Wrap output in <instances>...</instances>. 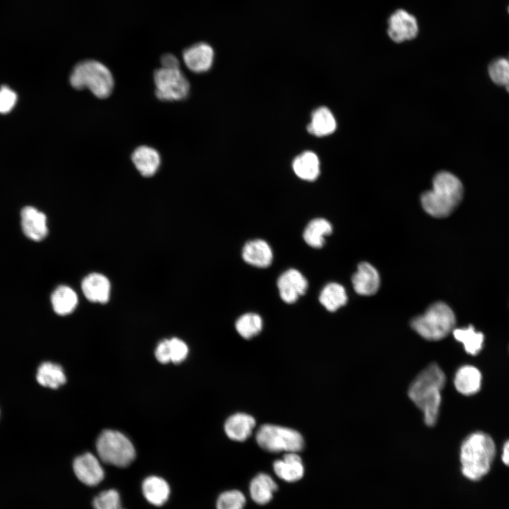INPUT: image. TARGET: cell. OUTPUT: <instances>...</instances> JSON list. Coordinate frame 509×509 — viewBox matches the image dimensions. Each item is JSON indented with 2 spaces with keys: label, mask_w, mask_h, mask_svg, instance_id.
I'll return each instance as SVG.
<instances>
[{
  "label": "cell",
  "mask_w": 509,
  "mask_h": 509,
  "mask_svg": "<svg viewBox=\"0 0 509 509\" xmlns=\"http://www.w3.org/2000/svg\"><path fill=\"white\" fill-rule=\"evenodd\" d=\"M446 377L443 370L431 363L421 371L409 386L408 395L422 411L426 424L434 426L438 420L441 404V390Z\"/></svg>",
  "instance_id": "6da1fadb"
},
{
  "label": "cell",
  "mask_w": 509,
  "mask_h": 509,
  "mask_svg": "<svg viewBox=\"0 0 509 509\" xmlns=\"http://www.w3.org/2000/svg\"><path fill=\"white\" fill-rule=\"evenodd\" d=\"M463 193V185L457 177L450 172H439L433 177L432 189L421 195V205L432 216L445 218L459 205Z\"/></svg>",
  "instance_id": "7a4b0ae2"
},
{
  "label": "cell",
  "mask_w": 509,
  "mask_h": 509,
  "mask_svg": "<svg viewBox=\"0 0 509 509\" xmlns=\"http://www.w3.org/2000/svg\"><path fill=\"white\" fill-rule=\"evenodd\" d=\"M496 455L492 438L481 431L468 435L460 447L462 474L468 479L478 481L490 470Z\"/></svg>",
  "instance_id": "3957f363"
},
{
  "label": "cell",
  "mask_w": 509,
  "mask_h": 509,
  "mask_svg": "<svg viewBox=\"0 0 509 509\" xmlns=\"http://www.w3.org/2000/svg\"><path fill=\"white\" fill-rule=\"evenodd\" d=\"M456 318L452 310L445 303L430 305L425 312L411 321V328L428 341H438L452 332Z\"/></svg>",
  "instance_id": "277c9868"
},
{
  "label": "cell",
  "mask_w": 509,
  "mask_h": 509,
  "mask_svg": "<svg viewBox=\"0 0 509 509\" xmlns=\"http://www.w3.org/2000/svg\"><path fill=\"white\" fill-rule=\"evenodd\" d=\"M69 81L75 89L87 88L100 98L108 97L114 86L113 77L108 68L91 59L78 63L70 75Z\"/></svg>",
  "instance_id": "5b68a950"
},
{
  "label": "cell",
  "mask_w": 509,
  "mask_h": 509,
  "mask_svg": "<svg viewBox=\"0 0 509 509\" xmlns=\"http://www.w3.org/2000/svg\"><path fill=\"white\" fill-rule=\"evenodd\" d=\"M96 449L103 462L118 467L129 466L136 456L131 442L122 433L115 431H103L98 438Z\"/></svg>",
  "instance_id": "8992f818"
},
{
  "label": "cell",
  "mask_w": 509,
  "mask_h": 509,
  "mask_svg": "<svg viewBox=\"0 0 509 509\" xmlns=\"http://www.w3.org/2000/svg\"><path fill=\"white\" fill-rule=\"evenodd\" d=\"M257 444L270 452H298L304 447V440L296 430L272 425H262L256 433Z\"/></svg>",
  "instance_id": "52a82bcc"
},
{
  "label": "cell",
  "mask_w": 509,
  "mask_h": 509,
  "mask_svg": "<svg viewBox=\"0 0 509 509\" xmlns=\"http://www.w3.org/2000/svg\"><path fill=\"white\" fill-rule=\"evenodd\" d=\"M154 82L156 95L161 100H180L189 92V83L180 68L158 69L154 73Z\"/></svg>",
  "instance_id": "ba28073f"
},
{
  "label": "cell",
  "mask_w": 509,
  "mask_h": 509,
  "mask_svg": "<svg viewBox=\"0 0 509 509\" xmlns=\"http://www.w3.org/2000/svg\"><path fill=\"white\" fill-rule=\"evenodd\" d=\"M388 25L387 35L397 43L412 40L419 33L416 18L403 9L395 11L390 16Z\"/></svg>",
  "instance_id": "9c48e42d"
},
{
  "label": "cell",
  "mask_w": 509,
  "mask_h": 509,
  "mask_svg": "<svg viewBox=\"0 0 509 509\" xmlns=\"http://www.w3.org/2000/svg\"><path fill=\"white\" fill-rule=\"evenodd\" d=\"M73 469L77 479L88 486L99 484L105 477V472L99 460L90 452L76 457L73 462Z\"/></svg>",
  "instance_id": "30bf717a"
},
{
  "label": "cell",
  "mask_w": 509,
  "mask_h": 509,
  "mask_svg": "<svg viewBox=\"0 0 509 509\" xmlns=\"http://www.w3.org/2000/svg\"><path fill=\"white\" fill-rule=\"evenodd\" d=\"M277 286L282 300L286 303H293L305 293L308 281L299 271L290 269L279 276Z\"/></svg>",
  "instance_id": "8fae6325"
},
{
  "label": "cell",
  "mask_w": 509,
  "mask_h": 509,
  "mask_svg": "<svg viewBox=\"0 0 509 509\" xmlns=\"http://www.w3.org/2000/svg\"><path fill=\"white\" fill-rule=\"evenodd\" d=\"M24 235L33 241H41L48 233L46 215L33 206H25L21 211Z\"/></svg>",
  "instance_id": "7c38bea8"
},
{
  "label": "cell",
  "mask_w": 509,
  "mask_h": 509,
  "mask_svg": "<svg viewBox=\"0 0 509 509\" xmlns=\"http://www.w3.org/2000/svg\"><path fill=\"white\" fill-rule=\"evenodd\" d=\"M182 57L189 70L195 73H202L211 67L214 52L209 44L199 42L185 49Z\"/></svg>",
  "instance_id": "4fadbf2b"
},
{
  "label": "cell",
  "mask_w": 509,
  "mask_h": 509,
  "mask_svg": "<svg viewBox=\"0 0 509 509\" xmlns=\"http://www.w3.org/2000/svg\"><path fill=\"white\" fill-rule=\"evenodd\" d=\"M110 289L109 279L100 273L89 274L81 282L84 296L93 303H106L110 299Z\"/></svg>",
  "instance_id": "5bb4252c"
},
{
  "label": "cell",
  "mask_w": 509,
  "mask_h": 509,
  "mask_svg": "<svg viewBox=\"0 0 509 509\" xmlns=\"http://www.w3.org/2000/svg\"><path fill=\"white\" fill-rule=\"evenodd\" d=\"M352 283L356 293L363 296L375 294L380 286V276L377 270L369 263L362 262L352 277Z\"/></svg>",
  "instance_id": "9a60e30c"
},
{
  "label": "cell",
  "mask_w": 509,
  "mask_h": 509,
  "mask_svg": "<svg viewBox=\"0 0 509 509\" xmlns=\"http://www.w3.org/2000/svg\"><path fill=\"white\" fill-rule=\"evenodd\" d=\"M273 469L276 475L286 482L297 481L304 474V466L297 452H286L274 462Z\"/></svg>",
  "instance_id": "2e32d148"
},
{
  "label": "cell",
  "mask_w": 509,
  "mask_h": 509,
  "mask_svg": "<svg viewBox=\"0 0 509 509\" xmlns=\"http://www.w3.org/2000/svg\"><path fill=\"white\" fill-rule=\"evenodd\" d=\"M242 256L247 264L259 268L269 267L273 259L271 247L261 239L247 242L243 247Z\"/></svg>",
  "instance_id": "e0dca14e"
},
{
  "label": "cell",
  "mask_w": 509,
  "mask_h": 509,
  "mask_svg": "<svg viewBox=\"0 0 509 509\" xmlns=\"http://www.w3.org/2000/svg\"><path fill=\"white\" fill-rule=\"evenodd\" d=\"M141 491L145 499L155 506L164 505L170 495V487L167 481L155 475L144 479Z\"/></svg>",
  "instance_id": "ac0fdd59"
},
{
  "label": "cell",
  "mask_w": 509,
  "mask_h": 509,
  "mask_svg": "<svg viewBox=\"0 0 509 509\" xmlns=\"http://www.w3.org/2000/svg\"><path fill=\"white\" fill-rule=\"evenodd\" d=\"M480 370L470 365L460 367L455 373L454 385L457 392L466 396L476 394L481 386Z\"/></svg>",
  "instance_id": "d6986e66"
},
{
  "label": "cell",
  "mask_w": 509,
  "mask_h": 509,
  "mask_svg": "<svg viewBox=\"0 0 509 509\" xmlns=\"http://www.w3.org/2000/svg\"><path fill=\"white\" fill-rule=\"evenodd\" d=\"M255 426V419L247 414L237 413L226 421L224 430L227 436L235 441H244L252 434Z\"/></svg>",
  "instance_id": "ffe728a7"
},
{
  "label": "cell",
  "mask_w": 509,
  "mask_h": 509,
  "mask_svg": "<svg viewBox=\"0 0 509 509\" xmlns=\"http://www.w3.org/2000/svg\"><path fill=\"white\" fill-rule=\"evenodd\" d=\"M131 160L136 168L144 177L153 176L160 163L158 152L146 146L136 148L132 153Z\"/></svg>",
  "instance_id": "44dd1931"
},
{
  "label": "cell",
  "mask_w": 509,
  "mask_h": 509,
  "mask_svg": "<svg viewBox=\"0 0 509 509\" xmlns=\"http://www.w3.org/2000/svg\"><path fill=\"white\" fill-rule=\"evenodd\" d=\"M278 485L267 474L259 473L250 484V494L254 502L259 505H265L271 501Z\"/></svg>",
  "instance_id": "7402d4cb"
},
{
  "label": "cell",
  "mask_w": 509,
  "mask_h": 509,
  "mask_svg": "<svg viewBox=\"0 0 509 509\" xmlns=\"http://www.w3.org/2000/svg\"><path fill=\"white\" fill-rule=\"evenodd\" d=\"M292 167L295 174L303 180L313 181L320 175V160L312 151H305L296 156Z\"/></svg>",
  "instance_id": "603a6c76"
},
{
  "label": "cell",
  "mask_w": 509,
  "mask_h": 509,
  "mask_svg": "<svg viewBox=\"0 0 509 509\" xmlns=\"http://www.w3.org/2000/svg\"><path fill=\"white\" fill-rule=\"evenodd\" d=\"M336 127V120L332 112L326 107H320L312 112L307 129L312 135L324 136L332 134Z\"/></svg>",
  "instance_id": "cb8c5ba5"
},
{
  "label": "cell",
  "mask_w": 509,
  "mask_h": 509,
  "mask_svg": "<svg viewBox=\"0 0 509 509\" xmlns=\"http://www.w3.org/2000/svg\"><path fill=\"white\" fill-rule=\"evenodd\" d=\"M51 303L54 311L59 315L71 313L78 305L76 293L69 286L61 285L51 295Z\"/></svg>",
  "instance_id": "d4e9b609"
},
{
  "label": "cell",
  "mask_w": 509,
  "mask_h": 509,
  "mask_svg": "<svg viewBox=\"0 0 509 509\" xmlns=\"http://www.w3.org/2000/svg\"><path fill=\"white\" fill-rule=\"evenodd\" d=\"M452 334L455 339L462 344L467 353L476 356L482 350L484 336L481 332H477L473 326L454 329Z\"/></svg>",
  "instance_id": "484cf974"
},
{
  "label": "cell",
  "mask_w": 509,
  "mask_h": 509,
  "mask_svg": "<svg viewBox=\"0 0 509 509\" xmlns=\"http://www.w3.org/2000/svg\"><path fill=\"white\" fill-rule=\"evenodd\" d=\"M332 231L330 223L324 218H315L309 222L303 232V239L312 247L320 248L324 237Z\"/></svg>",
  "instance_id": "4316f807"
},
{
  "label": "cell",
  "mask_w": 509,
  "mask_h": 509,
  "mask_svg": "<svg viewBox=\"0 0 509 509\" xmlns=\"http://www.w3.org/2000/svg\"><path fill=\"white\" fill-rule=\"evenodd\" d=\"M36 379L44 387L57 389L66 382L62 368L52 362L42 363L37 368Z\"/></svg>",
  "instance_id": "83f0119b"
},
{
  "label": "cell",
  "mask_w": 509,
  "mask_h": 509,
  "mask_svg": "<svg viewBox=\"0 0 509 509\" xmlns=\"http://www.w3.org/2000/svg\"><path fill=\"white\" fill-rule=\"evenodd\" d=\"M321 304L329 311L334 312L347 301L344 288L337 283H330L322 290L320 298Z\"/></svg>",
  "instance_id": "f1b7e54d"
},
{
  "label": "cell",
  "mask_w": 509,
  "mask_h": 509,
  "mask_svg": "<svg viewBox=\"0 0 509 509\" xmlns=\"http://www.w3.org/2000/svg\"><path fill=\"white\" fill-rule=\"evenodd\" d=\"M262 328V320L256 313H245L240 316L235 322L237 332L245 339H250L258 334Z\"/></svg>",
  "instance_id": "f546056e"
},
{
  "label": "cell",
  "mask_w": 509,
  "mask_h": 509,
  "mask_svg": "<svg viewBox=\"0 0 509 509\" xmlns=\"http://www.w3.org/2000/svg\"><path fill=\"white\" fill-rule=\"evenodd\" d=\"M488 75L493 83L505 86L509 93V56L494 59L488 66Z\"/></svg>",
  "instance_id": "4dcf8cb0"
},
{
  "label": "cell",
  "mask_w": 509,
  "mask_h": 509,
  "mask_svg": "<svg viewBox=\"0 0 509 509\" xmlns=\"http://www.w3.org/2000/svg\"><path fill=\"white\" fill-rule=\"evenodd\" d=\"M246 503L245 495L238 490L221 493L216 501V509H243Z\"/></svg>",
  "instance_id": "1f68e13d"
},
{
  "label": "cell",
  "mask_w": 509,
  "mask_h": 509,
  "mask_svg": "<svg viewBox=\"0 0 509 509\" xmlns=\"http://www.w3.org/2000/svg\"><path fill=\"white\" fill-rule=\"evenodd\" d=\"M92 504L94 509H109L122 505L121 497L117 490L107 489L95 496Z\"/></svg>",
  "instance_id": "d6a6232c"
},
{
  "label": "cell",
  "mask_w": 509,
  "mask_h": 509,
  "mask_svg": "<svg viewBox=\"0 0 509 509\" xmlns=\"http://www.w3.org/2000/svg\"><path fill=\"white\" fill-rule=\"evenodd\" d=\"M169 341L170 361L178 363L184 361L188 354V347L181 339L172 338Z\"/></svg>",
  "instance_id": "836d02e7"
},
{
  "label": "cell",
  "mask_w": 509,
  "mask_h": 509,
  "mask_svg": "<svg viewBox=\"0 0 509 509\" xmlns=\"http://www.w3.org/2000/svg\"><path fill=\"white\" fill-rule=\"evenodd\" d=\"M17 101L16 93L6 86L0 88V113L9 112Z\"/></svg>",
  "instance_id": "e575fe53"
},
{
  "label": "cell",
  "mask_w": 509,
  "mask_h": 509,
  "mask_svg": "<svg viewBox=\"0 0 509 509\" xmlns=\"http://www.w3.org/2000/svg\"><path fill=\"white\" fill-rule=\"evenodd\" d=\"M156 359L161 363H167L170 361L169 341L164 339L160 341L155 351Z\"/></svg>",
  "instance_id": "d590c367"
},
{
  "label": "cell",
  "mask_w": 509,
  "mask_h": 509,
  "mask_svg": "<svg viewBox=\"0 0 509 509\" xmlns=\"http://www.w3.org/2000/svg\"><path fill=\"white\" fill-rule=\"evenodd\" d=\"M162 67L169 69L180 68V63L177 57L171 54H164L160 59Z\"/></svg>",
  "instance_id": "8d00e7d4"
},
{
  "label": "cell",
  "mask_w": 509,
  "mask_h": 509,
  "mask_svg": "<svg viewBox=\"0 0 509 509\" xmlns=\"http://www.w3.org/2000/svg\"><path fill=\"white\" fill-rule=\"evenodd\" d=\"M501 459L505 465L509 466V440L503 445Z\"/></svg>",
  "instance_id": "74e56055"
},
{
  "label": "cell",
  "mask_w": 509,
  "mask_h": 509,
  "mask_svg": "<svg viewBox=\"0 0 509 509\" xmlns=\"http://www.w3.org/2000/svg\"><path fill=\"white\" fill-rule=\"evenodd\" d=\"M508 13H509V7H508Z\"/></svg>",
  "instance_id": "f35d334b"
},
{
  "label": "cell",
  "mask_w": 509,
  "mask_h": 509,
  "mask_svg": "<svg viewBox=\"0 0 509 509\" xmlns=\"http://www.w3.org/2000/svg\"><path fill=\"white\" fill-rule=\"evenodd\" d=\"M123 509H125V508H123Z\"/></svg>",
  "instance_id": "ab89813d"
}]
</instances>
